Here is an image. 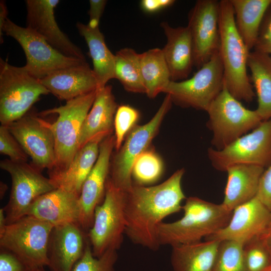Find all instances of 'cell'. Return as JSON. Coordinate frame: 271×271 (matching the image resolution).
<instances>
[{
  "label": "cell",
  "instance_id": "obj_1",
  "mask_svg": "<svg viewBox=\"0 0 271 271\" xmlns=\"http://www.w3.org/2000/svg\"><path fill=\"white\" fill-rule=\"evenodd\" d=\"M184 173L181 168L160 184H133L126 192L125 234L133 243L154 251L159 249L157 226L165 217L182 209L181 203L186 199L181 185Z\"/></svg>",
  "mask_w": 271,
  "mask_h": 271
},
{
  "label": "cell",
  "instance_id": "obj_2",
  "mask_svg": "<svg viewBox=\"0 0 271 271\" xmlns=\"http://www.w3.org/2000/svg\"><path fill=\"white\" fill-rule=\"evenodd\" d=\"M183 217L173 222H162L157 228L160 245L172 247L201 241L225 227L232 211L221 203L215 204L197 197H189L182 206Z\"/></svg>",
  "mask_w": 271,
  "mask_h": 271
},
{
  "label": "cell",
  "instance_id": "obj_3",
  "mask_svg": "<svg viewBox=\"0 0 271 271\" xmlns=\"http://www.w3.org/2000/svg\"><path fill=\"white\" fill-rule=\"evenodd\" d=\"M220 46L224 81L229 92L239 101L251 102L255 93L247 72L250 51L237 31L230 0L219 1Z\"/></svg>",
  "mask_w": 271,
  "mask_h": 271
},
{
  "label": "cell",
  "instance_id": "obj_4",
  "mask_svg": "<svg viewBox=\"0 0 271 271\" xmlns=\"http://www.w3.org/2000/svg\"><path fill=\"white\" fill-rule=\"evenodd\" d=\"M97 90L68 101L63 105L41 111V116L57 114L52 123L44 119L51 130L55 142V167L49 172L66 169L79 150L80 131L95 100Z\"/></svg>",
  "mask_w": 271,
  "mask_h": 271
},
{
  "label": "cell",
  "instance_id": "obj_5",
  "mask_svg": "<svg viewBox=\"0 0 271 271\" xmlns=\"http://www.w3.org/2000/svg\"><path fill=\"white\" fill-rule=\"evenodd\" d=\"M206 112L207 127L212 133L211 144L217 150L225 148L263 121L256 109L245 108L225 84Z\"/></svg>",
  "mask_w": 271,
  "mask_h": 271
},
{
  "label": "cell",
  "instance_id": "obj_6",
  "mask_svg": "<svg viewBox=\"0 0 271 271\" xmlns=\"http://www.w3.org/2000/svg\"><path fill=\"white\" fill-rule=\"evenodd\" d=\"M49 91L24 66L16 67L0 59V122L8 125L26 115Z\"/></svg>",
  "mask_w": 271,
  "mask_h": 271
},
{
  "label": "cell",
  "instance_id": "obj_7",
  "mask_svg": "<svg viewBox=\"0 0 271 271\" xmlns=\"http://www.w3.org/2000/svg\"><path fill=\"white\" fill-rule=\"evenodd\" d=\"M125 197L126 192L114 185L108 176L104 200L96 207L93 225L87 234L96 257L108 249L120 247L125 230Z\"/></svg>",
  "mask_w": 271,
  "mask_h": 271
},
{
  "label": "cell",
  "instance_id": "obj_8",
  "mask_svg": "<svg viewBox=\"0 0 271 271\" xmlns=\"http://www.w3.org/2000/svg\"><path fill=\"white\" fill-rule=\"evenodd\" d=\"M172 103L171 96L166 94L153 118L144 125L136 124L127 134L123 145L111 156L109 177L117 187L127 192L132 187L133 165L148 149Z\"/></svg>",
  "mask_w": 271,
  "mask_h": 271
},
{
  "label": "cell",
  "instance_id": "obj_9",
  "mask_svg": "<svg viewBox=\"0 0 271 271\" xmlns=\"http://www.w3.org/2000/svg\"><path fill=\"white\" fill-rule=\"evenodd\" d=\"M54 226L30 215L6 225L0 232V248L37 267L48 266V248Z\"/></svg>",
  "mask_w": 271,
  "mask_h": 271
},
{
  "label": "cell",
  "instance_id": "obj_10",
  "mask_svg": "<svg viewBox=\"0 0 271 271\" xmlns=\"http://www.w3.org/2000/svg\"><path fill=\"white\" fill-rule=\"evenodd\" d=\"M224 85L223 68L219 51L189 79L171 81L164 91L173 103L183 107L207 111Z\"/></svg>",
  "mask_w": 271,
  "mask_h": 271
},
{
  "label": "cell",
  "instance_id": "obj_11",
  "mask_svg": "<svg viewBox=\"0 0 271 271\" xmlns=\"http://www.w3.org/2000/svg\"><path fill=\"white\" fill-rule=\"evenodd\" d=\"M0 168L7 172L12 179V189L4 210L7 224L26 215L32 203L39 196L56 188L49 178L27 162L5 159Z\"/></svg>",
  "mask_w": 271,
  "mask_h": 271
},
{
  "label": "cell",
  "instance_id": "obj_12",
  "mask_svg": "<svg viewBox=\"0 0 271 271\" xmlns=\"http://www.w3.org/2000/svg\"><path fill=\"white\" fill-rule=\"evenodd\" d=\"M207 155L212 166L219 171L225 172L236 164L268 167L271 164V118L221 150L208 148Z\"/></svg>",
  "mask_w": 271,
  "mask_h": 271
},
{
  "label": "cell",
  "instance_id": "obj_13",
  "mask_svg": "<svg viewBox=\"0 0 271 271\" xmlns=\"http://www.w3.org/2000/svg\"><path fill=\"white\" fill-rule=\"evenodd\" d=\"M3 31L21 45L26 57L24 67L30 75L38 79L56 70L86 62L63 55L31 29L20 27L8 18Z\"/></svg>",
  "mask_w": 271,
  "mask_h": 271
},
{
  "label": "cell",
  "instance_id": "obj_14",
  "mask_svg": "<svg viewBox=\"0 0 271 271\" xmlns=\"http://www.w3.org/2000/svg\"><path fill=\"white\" fill-rule=\"evenodd\" d=\"M219 1L198 0L188 14L187 26L193 49L194 66L198 69L219 50Z\"/></svg>",
  "mask_w": 271,
  "mask_h": 271
},
{
  "label": "cell",
  "instance_id": "obj_15",
  "mask_svg": "<svg viewBox=\"0 0 271 271\" xmlns=\"http://www.w3.org/2000/svg\"><path fill=\"white\" fill-rule=\"evenodd\" d=\"M7 126L32 164L38 170L51 171L55 167V142L51 130L38 115L29 113Z\"/></svg>",
  "mask_w": 271,
  "mask_h": 271
},
{
  "label": "cell",
  "instance_id": "obj_16",
  "mask_svg": "<svg viewBox=\"0 0 271 271\" xmlns=\"http://www.w3.org/2000/svg\"><path fill=\"white\" fill-rule=\"evenodd\" d=\"M114 149V135L107 137L100 143L96 162L82 187L78 200L79 225L85 231H88L92 227L95 210L104 200L105 186L109 175L110 160Z\"/></svg>",
  "mask_w": 271,
  "mask_h": 271
},
{
  "label": "cell",
  "instance_id": "obj_17",
  "mask_svg": "<svg viewBox=\"0 0 271 271\" xmlns=\"http://www.w3.org/2000/svg\"><path fill=\"white\" fill-rule=\"evenodd\" d=\"M271 224V210L256 197L237 206L228 224L205 240H229L245 244L261 236Z\"/></svg>",
  "mask_w": 271,
  "mask_h": 271
},
{
  "label": "cell",
  "instance_id": "obj_18",
  "mask_svg": "<svg viewBox=\"0 0 271 271\" xmlns=\"http://www.w3.org/2000/svg\"><path fill=\"white\" fill-rule=\"evenodd\" d=\"M59 0H27L26 27L63 55L86 60L82 50L59 28L55 17Z\"/></svg>",
  "mask_w": 271,
  "mask_h": 271
},
{
  "label": "cell",
  "instance_id": "obj_19",
  "mask_svg": "<svg viewBox=\"0 0 271 271\" xmlns=\"http://www.w3.org/2000/svg\"><path fill=\"white\" fill-rule=\"evenodd\" d=\"M84 231L76 223L53 227L48 248V266L51 271H72L88 241Z\"/></svg>",
  "mask_w": 271,
  "mask_h": 271
},
{
  "label": "cell",
  "instance_id": "obj_20",
  "mask_svg": "<svg viewBox=\"0 0 271 271\" xmlns=\"http://www.w3.org/2000/svg\"><path fill=\"white\" fill-rule=\"evenodd\" d=\"M39 80L49 93L66 101L98 89L95 74L87 62L56 70Z\"/></svg>",
  "mask_w": 271,
  "mask_h": 271
},
{
  "label": "cell",
  "instance_id": "obj_21",
  "mask_svg": "<svg viewBox=\"0 0 271 271\" xmlns=\"http://www.w3.org/2000/svg\"><path fill=\"white\" fill-rule=\"evenodd\" d=\"M79 196L56 188L38 197L31 205L26 215L48 222L54 226L67 223L79 224Z\"/></svg>",
  "mask_w": 271,
  "mask_h": 271
},
{
  "label": "cell",
  "instance_id": "obj_22",
  "mask_svg": "<svg viewBox=\"0 0 271 271\" xmlns=\"http://www.w3.org/2000/svg\"><path fill=\"white\" fill-rule=\"evenodd\" d=\"M117 107L111 85H106L97 90L92 106L81 127L79 150L90 141L96 139L103 141L112 134Z\"/></svg>",
  "mask_w": 271,
  "mask_h": 271
},
{
  "label": "cell",
  "instance_id": "obj_23",
  "mask_svg": "<svg viewBox=\"0 0 271 271\" xmlns=\"http://www.w3.org/2000/svg\"><path fill=\"white\" fill-rule=\"evenodd\" d=\"M161 27L167 38L162 50L168 67L171 80L177 81L186 79L194 66L192 39L187 26L172 27L163 22Z\"/></svg>",
  "mask_w": 271,
  "mask_h": 271
},
{
  "label": "cell",
  "instance_id": "obj_24",
  "mask_svg": "<svg viewBox=\"0 0 271 271\" xmlns=\"http://www.w3.org/2000/svg\"><path fill=\"white\" fill-rule=\"evenodd\" d=\"M264 171L261 166L236 164L229 167L227 183L222 204L233 211L237 206L256 196L261 176Z\"/></svg>",
  "mask_w": 271,
  "mask_h": 271
},
{
  "label": "cell",
  "instance_id": "obj_25",
  "mask_svg": "<svg viewBox=\"0 0 271 271\" xmlns=\"http://www.w3.org/2000/svg\"><path fill=\"white\" fill-rule=\"evenodd\" d=\"M102 141L96 139L87 143L78 151L65 170L49 172V178L54 186L79 197L83 183L96 162Z\"/></svg>",
  "mask_w": 271,
  "mask_h": 271
},
{
  "label": "cell",
  "instance_id": "obj_26",
  "mask_svg": "<svg viewBox=\"0 0 271 271\" xmlns=\"http://www.w3.org/2000/svg\"><path fill=\"white\" fill-rule=\"evenodd\" d=\"M220 241L204 242L172 246L171 262L174 271H211Z\"/></svg>",
  "mask_w": 271,
  "mask_h": 271
},
{
  "label": "cell",
  "instance_id": "obj_27",
  "mask_svg": "<svg viewBox=\"0 0 271 271\" xmlns=\"http://www.w3.org/2000/svg\"><path fill=\"white\" fill-rule=\"evenodd\" d=\"M76 27L88 46L98 89L102 88L109 80L115 78V55L108 48L99 26L91 27L78 22Z\"/></svg>",
  "mask_w": 271,
  "mask_h": 271
},
{
  "label": "cell",
  "instance_id": "obj_28",
  "mask_svg": "<svg viewBox=\"0 0 271 271\" xmlns=\"http://www.w3.org/2000/svg\"><path fill=\"white\" fill-rule=\"evenodd\" d=\"M236 27L248 50L255 46L260 24L271 0H230Z\"/></svg>",
  "mask_w": 271,
  "mask_h": 271
},
{
  "label": "cell",
  "instance_id": "obj_29",
  "mask_svg": "<svg viewBox=\"0 0 271 271\" xmlns=\"http://www.w3.org/2000/svg\"><path fill=\"white\" fill-rule=\"evenodd\" d=\"M247 67L250 80L257 97L256 110L263 120L271 118V58L256 50L250 51Z\"/></svg>",
  "mask_w": 271,
  "mask_h": 271
},
{
  "label": "cell",
  "instance_id": "obj_30",
  "mask_svg": "<svg viewBox=\"0 0 271 271\" xmlns=\"http://www.w3.org/2000/svg\"><path fill=\"white\" fill-rule=\"evenodd\" d=\"M140 64L145 93L154 98L163 92L171 81L162 50L154 48L140 54Z\"/></svg>",
  "mask_w": 271,
  "mask_h": 271
},
{
  "label": "cell",
  "instance_id": "obj_31",
  "mask_svg": "<svg viewBox=\"0 0 271 271\" xmlns=\"http://www.w3.org/2000/svg\"><path fill=\"white\" fill-rule=\"evenodd\" d=\"M115 78L127 91L146 93L140 64V54L129 48L121 49L115 54Z\"/></svg>",
  "mask_w": 271,
  "mask_h": 271
},
{
  "label": "cell",
  "instance_id": "obj_32",
  "mask_svg": "<svg viewBox=\"0 0 271 271\" xmlns=\"http://www.w3.org/2000/svg\"><path fill=\"white\" fill-rule=\"evenodd\" d=\"M163 171L164 164L160 156L154 149H148L137 158L133 165V184L146 186L155 183L161 177Z\"/></svg>",
  "mask_w": 271,
  "mask_h": 271
},
{
  "label": "cell",
  "instance_id": "obj_33",
  "mask_svg": "<svg viewBox=\"0 0 271 271\" xmlns=\"http://www.w3.org/2000/svg\"><path fill=\"white\" fill-rule=\"evenodd\" d=\"M211 271H247L243 244L233 240L220 241Z\"/></svg>",
  "mask_w": 271,
  "mask_h": 271
},
{
  "label": "cell",
  "instance_id": "obj_34",
  "mask_svg": "<svg viewBox=\"0 0 271 271\" xmlns=\"http://www.w3.org/2000/svg\"><path fill=\"white\" fill-rule=\"evenodd\" d=\"M117 251L110 249L99 257H96L88 241L82 257L72 271H115L114 265L118 258Z\"/></svg>",
  "mask_w": 271,
  "mask_h": 271
},
{
  "label": "cell",
  "instance_id": "obj_35",
  "mask_svg": "<svg viewBox=\"0 0 271 271\" xmlns=\"http://www.w3.org/2000/svg\"><path fill=\"white\" fill-rule=\"evenodd\" d=\"M247 271H264L271 266V256L260 237L243 244Z\"/></svg>",
  "mask_w": 271,
  "mask_h": 271
},
{
  "label": "cell",
  "instance_id": "obj_36",
  "mask_svg": "<svg viewBox=\"0 0 271 271\" xmlns=\"http://www.w3.org/2000/svg\"><path fill=\"white\" fill-rule=\"evenodd\" d=\"M139 116V111L130 106H118L114 120L115 151L120 148L127 134L136 125Z\"/></svg>",
  "mask_w": 271,
  "mask_h": 271
},
{
  "label": "cell",
  "instance_id": "obj_37",
  "mask_svg": "<svg viewBox=\"0 0 271 271\" xmlns=\"http://www.w3.org/2000/svg\"><path fill=\"white\" fill-rule=\"evenodd\" d=\"M0 153L15 162H27L28 156L9 131L7 126H0Z\"/></svg>",
  "mask_w": 271,
  "mask_h": 271
},
{
  "label": "cell",
  "instance_id": "obj_38",
  "mask_svg": "<svg viewBox=\"0 0 271 271\" xmlns=\"http://www.w3.org/2000/svg\"><path fill=\"white\" fill-rule=\"evenodd\" d=\"M38 268L29 264L13 252L0 248V271H36Z\"/></svg>",
  "mask_w": 271,
  "mask_h": 271
},
{
  "label": "cell",
  "instance_id": "obj_39",
  "mask_svg": "<svg viewBox=\"0 0 271 271\" xmlns=\"http://www.w3.org/2000/svg\"><path fill=\"white\" fill-rule=\"evenodd\" d=\"M254 50L269 55L271 53V3L262 18Z\"/></svg>",
  "mask_w": 271,
  "mask_h": 271
},
{
  "label": "cell",
  "instance_id": "obj_40",
  "mask_svg": "<svg viewBox=\"0 0 271 271\" xmlns=\"http://www.w3.org/2000/svg\"><path fill=\"white\" fill-rule=\"evenodd\" d=\"M256 197L271 210V164L261 176Z\"/></svg>",
  "mask_w": 271,
  "mask_h": 271
},
{
  "label": "cell",
  "instance_id": "obj_41",
  "mask_svg": "<svg viewBox=\"0 0 271 271\" xmlns=\"http://www.w3.org/2000/svg\"><path fill=\"white\" fill-rule=\"evenodd\" d=\"M107 3L105 0L89 1L88 15L89 21L88 24L91 27L99 26L100 19L103 14Z\"/></svg>",
  "mask_w": 271,
  "mask_h": 271
},
{
  "label": "cell",
  "instance_id": "obj_42",
  "mask_svg": "<svg viewBox=\"0 0 271 271\" xmlns=\"http://www.w3.org/2000/svg\"><path fill=\"white\" fill-rule=\"evenodd\" d=\"M174 3V0H143L141 6L144 11L152 13L170 7Z\"/></svg>",
  "mask_w": 271,
  "mask_h": 271
},
{
  "label": "cell",
  "instance_id": "obj_43",
  "mask_svg": "<svg viewBox=\"0 0 271 271\" xmlns=\"http://www.w3.org/2000/svg\"><path fill=\"white\" fill-rule=\"evenodd\" d=\"M8 9L5 1H0V41L1 43L4 42L3 31L4 26L8 19Z\"/></svg>",
  "mask_w": 271,
  "mask_h": 271
},
{
  "label": "cell",
  "instance_id": "obj_44",
  "mask_svg": "<svg viewBox=\"0 0 271 271\" xmlns=\"http://www.w3.org/2000/svg\"><path fill=\"white\" fill-rule=\"evenodd\" d=\"M260 238L271 256V224Z\"/></svg>",
  "mask_w": 271,
  "mask_h": 271
},
{
  "label": "cell",
  "instance_id": "obj_45",
  "mask_svg": "<svg viewBox=\"0 0 271 271\" xmlns=\"http://www.w3.org/2000/svg\"><path fill=\"white\" fill-rule=\"evenodd\" d=\"M7 225L4 208L0 209V232L3 231Z\"/></svg>",
  "mask_w": 271,
  "mask_h": 271
},
{
  "label": "cell",
  "instance_id": "obj_46",
  "mask_svg": "<svg viewBox=\"0 0 271 271\" xmlns=\"http://www.w3.org/2000/svg\"><path fill=\"white\" fill-rule=\"evenodd\" d=\"M7 186L3 182H1V198H3L7 190Z\"/></svg>",
  "mask_w": 271,
  "mask_h": 271
},
{
  "label": "cell",
  "instance_id": "obj_47",
  "mask_svg": "<svg viewBox=\"0 0 271 271\" xmlns=\"http://www.w3.org/2000/svg\"><path fill=\"white\" fill-rule=\"evenodd\" d=\"M44 267H39L37 268L36 271H45Z\"/></svg>",
  "mask_w": 271,
  "mask_h": 271
},
{
  "label": "cell",
  "instance_id": "obj_48",
  "mask_svg": "<svg viewBox=\"0 0 271 271\" xmlns=\"http://www.w3.org/2000/svg\"><path fill=\"white\" fill-rule=\"evenodd\" d=\"M264 271H271V266H270L269 268H267Z\"/></svg>",
  "mask_w": 271,
  "mask_h": 271
},
{
  "label": "cell",
  "instance_id": "obj_49",
  "mask_svg": "<svg viewBox=\"0 0 271 271\" xmlns=\"http://www.w3.org/2000/svg\"><path fill=\"white\" fill-rule=\"evenodd\" d=\"M269 55H270V58H271V53H270V54Z\"/></svg>",
  "mask_w": 271,
  "mask_h": 271
}]
</instances>
